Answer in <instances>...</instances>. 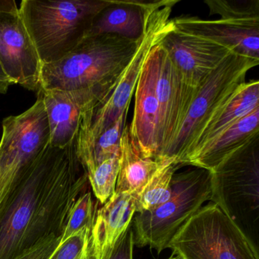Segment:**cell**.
I'll return each mask as SVG.
<instances>
[{"label": "cell", "instance_id": "obj_1", "mask_svg": "<svg viewBox=\"0 0 259 259\" xmlns=\"http://www.w3.org/2000/svg\"><path fill=\"white\" fill-rule=\"evenodd\" d=\"M76 140L48 145L13 183L0 203V259H16L39 244L62 237L69 213L89 185Z\"/></svg>", "mask_w": 259, "mask_h": 259}, {"label": "cell", "instance_id": "obj_2", "mask_svg": "<svg viewBox=\"0 0 259 259\" xmlns=\"http://www.w3.org/2000/svg\"><path fill=\"white\" fill-rule=\"evenodd\" d=\"M179 2V0L143 2V31L131 61L110 95L83 112L76 137V153L87 172L92 169L97 139L130 108L142 66L151 49L175 28L170 16L174 6Z\"/></svg>", "mask_w": 259, "mask_h": 259}, {"label": "cell", "instance_id": "obj_3", "mask_svg": "<svg viewBox=\"0 0 259 259\" xmlns=\"http://www.w3.org/2000/svg\"><path fill=\"white\" fill-rule=\"evenodd\" d=\"M139 40L116 34L87 36L63 58L42 65L39 90L98 89L109 96L134 56Z\"/></svg>", "mask_w": 259, "mask_h": 259}, {"label": "cell", "instance_id": "obj_4", "mask_svg": "<svg viewBox=\"0 0 259 259\" xmlns=\"http://www.w3.org/2000/svg\"><path fill=\"white\" fill-rule=\"evenodd\" d=\"M110 0H23L21 17L42 65L60 60L87 37Z\"/></svg>", "mask_w": 259, "mask_h": 259}, {"label": "cell", "instance_id": "obj_5", "mask_svg": "<svg viewBox=\"0 0 259 259\" xmlns=\"http://www.w3.org/2000/svg\"><path fill=\"white\" fill-rule=\"evenodd\" d=\"M210 172V201L258 248L259 136Z\"/></svg>", "mask_w": 259, "mask_h": 259}, {"label": "cell", "instance_id": "obj_6", "mask_svg": "<svg viewBox=\"0 0 259 259\" xmlns=\"http://www.w3.org/2000/svg\"><path fill=\"white\" fill-rule=\"evenodd\" d=\"M210 172L194 167L174 174L171 195L166 202L148 211L138 213L133 220L134 245L149 246L158 254L167 248L178 230L210 201Z\"/></svg>", "mask_w": 259, "mask_h": 259}, {"label": "cell", "instance_id": "obj_7", "mask_svg": "<svg viewBox=\"0 0 259 259\" xmlns=\"http://www.w3.org/2000/svg\"><path fill=\"white\" fill-rule=\"evenodd\" d=\"M258 64V60L233 52L210 74L198 89L186 120L164 160L172 159L179 166H184L203 132L218 117L245 82L248 71Z\"/></svg>", "mask_w": 259, "mask_h": 259}, {"label": "cell", "instance_id": "obj_8", "mask_svg": "<svg viewBox=\"0 0 259 259\" xmlns=\"http://www.w3.org/2000/svg\"><path fill=\"white\" fill-rule=\"evenodd\" d=\"M167 248L183 259H259L258 248L217 204L203 205Z\"/></svg>", "mask_w": 259, "mask_h": 259}, {"label": "cell", "instance_id": "obj_9", "mask_svg": "<svg viewBox=\"0 0 259 259\" xmlns=\"http://www.w3.org/2000/svg\"><path fill=\"white\" fill-rule=\"evenodd\" d=\"M26 111L4 119L0 140V196L50 144V128L41 92Z\"/></svg>", "mask_w": 259, "mask_h": 259}, {"label": "cell", "instance_id": "obj_10", "mask_svg": "<svg viewBox=\"0 0 259 259\" xmlns=\"http://www.w3.org/2000/svg\"><path fill=\"white\" fill-rule=\"evenodd\" d=\"M159 105L157 160H164L186 120L198 90L188 85L160 44L150 52Z\"/></svg>", "mask_w": 259, "mask_h": 259}, {"label": "cell", "instance_id": "obj_11", "mask_svg": "<svg viewBox=\"0 0 259 259\" xmlns=\"http://www.w3.org/2000/svg\"><path fill=\"white\" fill-rule=\"evenodd\" d=\"M0 66L13 84L38 92L41 63L14 0H0Z\"/></svg>", "mask_w": 259, "mask_h": 259}, {"label": "cell", "instance_id": "obj_12", "mask_svg": "<svg viewBox=\"0 0 259 259\" xmlns=\"http://www.w3.org/2000/svg\"><path fill=\"white\" fill-rule=\"evenodd\" d=\"M185 82L198 89L233 51L211 40L174 28L160 43Z\"/></svg>", "mask_w": 259, "mask_h": 259}, {"label": "cell", "instance_id": "obj_13", "mask_svg": "<svg viewBox=\"0 0 259 259\" xmlns=\"http://www.w3.org/2000/svg\"><path fill=\"white\" fill-rule=\"evenodd\" d=\"M40 91L48 116L50 145L65 148L76 140L83 112L108 96L98 89L63 92Z\"/></svg>", "mask_w": 259, "mask_h": 259}, {"label": "cell", "instance_id": "obj_14", "mask_svg": "<svg viewBox=\"0 0 259 259\" xmlns=\"http://www.w3.org/2000/svg\"><path fill=\"white\" fill-rule=\"evenodd\" d=\"M177 29L229 48L239 55L259 60V22L206 20L197 16L172 19Z\"/></svg>", "mask_w": 259, "mask_h": 259}, {"label": "cell", "instance_id": "obj_15", "mask_svg": "<svg viewBox=\"0 0 259 259\" xmlns=\"http://www.w3.org/2000/svg\"><path fill=\"white\" fill-rule=\"evenodd\" d=\"M134 197L114 192L98 209L91 230L90 259H107L136 214Z\"/></svg>", "mask_w": 259, "mask_h": 259}, {"label": "cell", "instance_id": "obj_16", "mask_svg": "<svg viewBox=\"0 0 259 259\" xmlns=\"http://www.w3.org/2000/svg\"><path fill=\"white\" fill-rule=\"evenodd\" d=\"M135 94L134 115L130 123V131L137 141L142 155L157 160L159 105L150 53L142 66Z\"/></svg>", "mask_w": 259, "mask_h": 259}, {"label": "cell", "instance_id": "obj_17", "mask_svg": "<svg viewBox=\"0 0 259 259\" xmlns=\"http://www.w3.org/2000/svg\"><path fill=\"white\" fill-rule=\"evenodd\" d=\"M164 160L144 157L130 131V124H126L120 139L116 192L130 194L137 198Z\"/></svg>", "mask_w": 259, "mask_h": 259}, {"label": "cell", "instance_id": "obj_18", "mask_svg": "<svg viewBox=\"0 0 259 259\" xmlns=\"http://www.w3.org/2000/svg\"><path fill=\"white\" fill-rule=\"evenodd\" d=\"M257 136H259V107L220 135L187 165L211 171Z\"/></svg>", "mask_w": 259, "mask_h": 259}, {"label": "cell", "instance_id": "obj_19", "mask_svg": "<svg viewBox=\"0 0 259 259\" xmlns=\"http://www.w3.org/2000/svg\"><path fill=\"white\" fill-rule=\"evenodd\" d=\"M258 107L259 81H245L224 107L218 117L203 132L184 166L227 128Z\"/></svg>", "mask_w": 259, "mask_h": 259}, {"label": "cell", "instance_id": "obj_20", "mask_svg": "<svg viewBox=\"0 0 259 259\" xmlns=\"http://www.w3.org/2000/svg\"><path fill=\"white\" fill-rule=\"evenodd\" d=\"M143 28V2L110 0V5L97 16L88 36L116 34L138 40Z\"/></svg>", "mask_w": 259, "mask_h": 259}, {"label": "cell", "instance_id": "obj_21", "mask_svg": "<svg viewBox=\"0 0 259 259\" xmlns=\"http://www.w3.org/2000/svg\"><path fill=\"white\" fill-rule=\"evenodd\" d=\"M179 167L172 159L163 162L140 195L135 198L136 213L153 210L169 199L172 177Z\"/></svg>", "mask_w": 259, "mask_h": 259}, {"label": "cell", "instance_id": "obj_22", "mask_svg": "<svg viewBox=\"0 0 259 259\" xmlns=\"http://www.w3.org/2000/svg\"><path fill=\"white\" fill-rule=\"evenodd\" d=\"M119 169V154L102 162L88 172L89 183L94 195L104 204L116 192V182Z\"/></svg>", "mask_w": 259, "mask_h": 259}, {"label": "cell", "instance_id": "obj_23", "mask_svg": "<svg viewBox=\"0 0 259 259\" xmlns=\"http://www.w3.org/2000/svg\"><path fill=\"white\" fill-rule=\"evenodd\" d=\"M210 15H218L221 20L232 22H259V0L227 1L206 0Z\"/></svg>", "mask_w": 259, "mask_h": 259}, {"label": "cell", "instance_id": "obj_24", "mask_svg": "<svg viewBox=\"0 0 259 259\" xmlns=\"http://www.w3.org/2000/svg\"><path fill=\"white\" fill-rule=\"evenodd\" d=\"M127 113L128 110L123 112L115 123L106 130L97 139L92 155V169L87 174L95 169L100 163L119 154L121 136L124 127L126 125L125 120Z\"/></svg>", "mask_w": 259, "mask_h": 259}, {"label": "cell", "instance_id": "obj_25", "mask_svg": "<svg viewBox=\"0 0 259 259\" xmlns=\"http://www.w3.org/2000/svg\"><path fill=\"white\" fill-rule=\"evenodd\" d=\"M96 209L92 192H84L76 200L71 209L67 224L61 238V242L83 228H92L95 222Z\"/></svg>", "mask_w": 259, "mask_h": 259}, {"label": "cell", "instance_id": "obj_26", "mask_svg": "<svg viewBox=\"0 0 259 259\" xmlns=\"http://www.w3.org/2000/svg\"><path fill=\"white\" fill-rule=\"evenodd\" d=\"M91 230L85 227L60 242L49 259H90Z\"/></svg>", "mask_w": 259, "mask_h": 259}, {"label": "cell", "instance_id": "obj_27", "mask_svg": "<svg viewBox=\"0 0 259 259\" xmlns=\"http://www.w3.org/2000/svg\"><path fill=\"white\" fill-rule=\"evenodd\" d=\"M134 246V233L132 223L107 259H133Z\"/></svg>", "mask_w": 259, "mask_h": 259}, {"label": "cell", "instance_id": "obj_28", "mask_svg": "<svg viewBox=\"0 0 259 259\" xmlns=\"http://www.w3.org/2000/svg\"><path fill=\"white\" fill-rule=\"evenodd\" d=\"M61 238L48 239L16 259H49L60 245Z\"/></svg>", "mask_w": 259, "mask_h": 259}, {"label": "cell", "instance_id": "obj_29", "mask_svg": "<svg viewBox=\"0 0 259 259\" xmlns=\"http://www.w3.org/2000/svg\"><path fill=\"white\" fill-rule=\"evenodd\" d=\"M13 82L6 75L0 66V94H6L8 92L9 88L13 85Z\"/></svg>", "mask_w": 259, "mask_h": 259}, {"label": "cell", "instance_id": "obj_30", "mask_svg": "<svg viewBox=\"0 0 259 259\" xmlns=\"http://www.w3.org/2000/svg\"><path fill=\"white\" fill-rule=\"evenodd\" d=\"M168 259H183V257H181V256L180 255H172V257H169V258Z\"/></svg>", "mask_w": 259, "mask_h": 259}, {"label": "cell", "instance_id": "obj_31", "mask_svg": "<svg viewBox=\"0 0 259 259\" xmlns=\"http://www.w3.org/2000/svg\"><path fill=\"white\" fill-rule=\"evenodd\" d=\"M1 201H2V198H1V196H0V203H1Z\"/></svg>", "mask_w": 259, "mask_h": 259}]
</instances>
